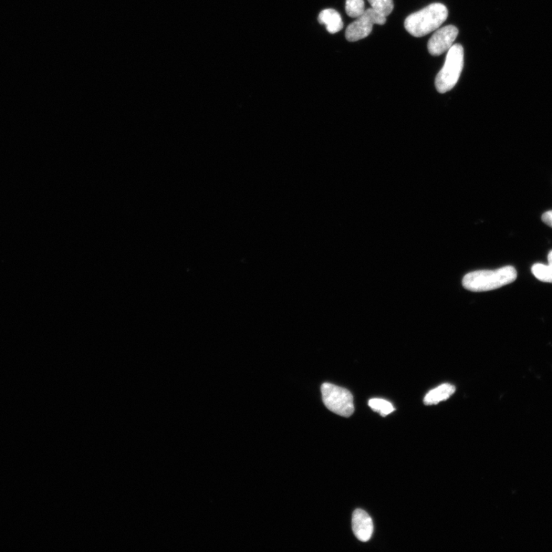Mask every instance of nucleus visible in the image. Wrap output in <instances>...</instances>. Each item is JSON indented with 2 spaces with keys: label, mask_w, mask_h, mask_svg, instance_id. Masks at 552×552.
Returning <instances> with one entry per match:
<instances>
[{
  "label": "nucleus",
  "mask_w": 552,
  "mask_h": 552,
  "mask_svg": "<svg viewBox=\"0 0 552 552\" xmlns=\"http://www.w3.org/2000/svg\"><path fill=\"white\" fill-rule=\"evenodd\" d=\"M516 278V269L508 266L496 270H480L468 274L463 279V286L467 290L481 293L511 284Z\"/></svg>",
  "instance_id": "1"
},
{
  "label": "nucleus",
  "mask_w": 552,
  "mask_h": 552,
  "mask_svg": "<svg viewBox=\"0 0 552 552\" xmlns=\"http://www.w3.org/2000/svg\"><path fill=\"white\" fill-rule=\"evenodd\" d=\"M321 391L323 402L331 412L349 418L355 411L353 395L347 389L325 383L321 385Z\"/></svg>",
  "instance_id": "4"
},
{
  "label": "nucleus",
  "mask_w": 552,
  "mask_h": 552,
  "mask_svg": "<svg viewBox=\"0 0 552 552\" xmlns=\"http://www.w3.org/2000/svg\"><path fill=\"white\" fill-rule=\"evenodd\" d=\"M369 407L382 416H386L395 411L393 406L388 401L380 398H373L368 402Z\"/></svg>",
  "instance_id": "10"
},
{
  "label": "nucleus",
  "mask_w": 552,
  "mask_h": 552,
  "mask_svg": "<svg viewBox=\"0 0 552 552\" xmlns=\"http://www.w3.org/2000/svg\"><path fill=\"white\" fill-rule=\"evenodd\" d=\"M318 19L319 24L325 25L328 32L331 34L340 32L343 27L340 14L333 9L322 10Z\"/></svg>",
  "instance_id": "8"
},
{
  "label": "nucleus",
  "mask_w": 552,
  "mask_h": 552,
  "mask_svg": "<svg viewBox=\"0 0 552 552\" xmlns=\"http://www.w3.org/2000/svg\"><path fill=\"white\" fill-rule=\"evenodd\" d=\"M463 65V48L461 44H455L448 51L444 66L436 77V90L441 94L452 90L459 81Z\"/></svg>",
  "instance_id": "3"
},
{
  "label": "nucleus",
  "mask_w": 552,
  "mask_h": 552,
  "mask_svg": "<svg viewBox=\"0 0 552 552\" xmlns=\"http://www.w3.org/2000/svg\"><path fill=\"white\" fill-rule=\"evenodd\" d=\"M448 9L442 4H433L405 19L404 27L414 37H423L439 29L448 18Z\"/></svg>",
  "instance_id": "2"
},
{
  "label": "nucleus",
  "mask_w": 552,
  "mask_h": 552,
  "mask_svg": "<svg viewBox=\"0 0 552 552\" xmlns=\"http://www.w3.org/2000/svg\"><path fill=\"white\" fill-rule=\"evenodd\" d=\"M455 391L456 388L453 385L450 383L441 384L425 396L423 403L426 405L439 403L449 399Z\"/></svg>",
  "instance_id": "9"
},
{
  "label": "nucleus",
  "mask_w": 552,
  "mask_h": 552,
  "mask_svg": "<svg viewBox=\"0 0 552 552\" xmlns=\"http://www.w3.org/2000/svg\"><path fill=\"white\" fill-rule=\"evenodd\" d=\"M541 220L548 226L552 228V211L545 213L541 216Z\"/></svg>",
  "instance_id": "14"
},
{
  "label": "nucleus",
  "mask_w": 552,
  "mask_h": 552,
  "mask_svg": "<svg viewBox=\"0 0 552 552\" xmlns=\"http://www.w3.org/2000/svg\"><path fill=\"white\" fill-rule=\"evenodd\" d=\"M386 22L387 17L375 11L373 9L370 8L364 10L362 15L348 26L346 31V38L351 43L359 41L371 34L374 24L384 25Z\"/></svg>",
  "instance_id": "5"
},
{
  "label": "nucleus",
  "mask_w": 552,
  "mask_h": 552,
  "mask_svg": "<svg viewBox=\"0 0 552 552\" xmlns=\"http://www.w3.org/2000/svg\"><path fill=\"white\" fill-rule=\"evenodd\" d=\"M368 2L375 11H377L384 16L387 17L393 11V0H368Z\"/></svg>",
  "instance_id": "12"
},
{
  "label": "nucleus",
  "mask_w": 552,
  "mask_h": 552,
  "mask_svg": "<svg viewBox=\"0 0 552 552\" xmlns=\"http://www.w3.org/2000/svg\"><path fill=\"white\" fill-rule=\"evenodd\" d=\"M532 272L541 282L552 283V266L537 264L533 266Z\"/></svg>",
  "instance_id": "11"
},
{
  "label": "nucleus",
  "mask_w": 552,
  "mask_h": 552,
  "mask_svg": "<svg viewBox=\"0 0 552 552\" xmlns=\"http://www.w3.org/2000/svg\"><path fill=\"white\" fill-rule=\"evenodd\" d=\"M459 34V30L452 25L444 26L433 35L428 41V51L431 55L439 56L449 51Z\"/></svg>",
  "instance_id": "6"
},
{
  "label": "nucleus",
  "mask_w": 552,
  "mask_h": 552,
  "mask_svg": "<svg viewBox=\"0 0 552 552\" xmlns=\"http://www.w3.org/2000/svg\"><path fill=\"white\" fill-rule=\"evenodd\" d=\"M352 530L356 537L366 543L373 533V521L370 516L362 509H356L352 516Z\"/></svg>",
  "instance_id": "7"
},
{
  "label": "nucleus",
  "mask_w": 552,
  "mask_h": 552,
  "mask_svg": "<svg viewBox=\"0 0 552 552\" xmlns=\"http://www.w3.org/2000/svg\"><path fill=\"white\" fill-rule=\"evenodd\" d=\"M363 0H346V11L348 16L358 18L364 12Z\"/></svg>",
  "instance_id": "13"
},
{
  "label": "nucleus",
  "mask_w": 552,
  "mask_h": 552,
  "mask_svg": "<svg viewBox=\"0 0 552 552\" xmlns=\"http://www.w3.org/2000/svg\"><path fill=\"white\" fill-rule=\"evenodd\" d=\"M548 265L552 266V251H551L548 256Z\"/></svg>",
  "instance_id": "15"
}]
</instances>
